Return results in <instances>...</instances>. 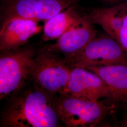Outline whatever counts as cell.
I'll use <instances>...</instances> for the list:
<instances>
[{
  "mask_svg": "<svg viewBox=\"0 0 127 127\" xmlns=\"http://www.w3.org/2000/svg\"><path fill=\"white\" fill-rule=\"evenodd\" d=\"M87 69L97 74L108 86L113 104L127 109V64L95 66Z\"/></svg>",
  "mask_w": 127,
  "mask_h": 127,
  "instance_id": "ba28073f",
  "label": "cell"
},
{
  "mask_svg": "<svg viewBox=\"0 0 127 127\" xmlns=\"http://www.w3.org/2000/svg\"><path fill=\"white\" fill-rule=\"evenodd\" d=\"M107 4L114 5L127 2V0H100Z\"/></svg>",
  "mask_w": 127,
  "mask_h": 127,
  "instance_id": "9a60e30c",
  "label": "cell"
},
{
  "mask_svg": "<svg viewBox=\"0 0 127 127\" xmlns=\"http://www.w3.org/2000/svg\"><path fill=\"white\" fill-rule=\"evenodd\" d=\"M127 11V2L92 9L88 17L100 26L109 36L116 40Z\"/></svg>",
  "mask_w": 127,
  "mask_h": 127,
  "instance_id": "30bf717a",
  "label": "cell"
},
{
  "mask_svg": "<svg viewBox=\"0 0 127 127\" xmlns=\"http://www.w3.org/2000/svg\"><path fill=\"white\" fill-rule=\"evenodd\" d=\"M13 96L2 113L1 126L6 127H59L53 95L33 83Z\"/></svg>",
  "mask_w": 127,
  "mask_h": 127,
  "instance_id": "6da1fadb",
  "label": "cell"
},
{
  "mask_svg": "<svg viewBox=\"0 0 127 127\" xmlns=\"http://www.w3.org/2000/svg\"><path fill=\"white\" fill-rule=\"evenodd\" d=\"M84 17L74 5L69 7L45 22L43 40L46 41L57 39Z\"/></svg>",
  "mask_w": 127,
  "mask_h": 127,
  "instance_id": "8fae6325",
  "label": "cell"
},
{
  "mask_svg": "<svg viewBox=\"0 0 127 127\" xmlns=\"http://www.w3.org/2000/svg\"><path fill=\"white\" fill-rule=\"evenodd\" d=\"M0 99L13 96L29 80V72L36 51L32 47H19L0 52Z\"/></svg>",
  "mask_w": 127,
  "mask_h": 127,
  "instance_id": "277c9868",
  "label": "cell"
},
{
  "mask_svg": "<svg viewBox=\"0 0 127 127\" xmlns=\"http://www.w3.org/2000/svg\"><path fill=\"white\" fill-rule=\"evenodd\" d=\"M116 41L123 50L127 53V11L119 32Z\"/></svg>",
  "mask_w": 127,
  "mask_h": 127,
  "instance_id": "5bb4252c",
  "label": "cell"
},
{
  "mask_svg": "<svg viewBox=\"0 0 127 127\" xmlns=\"http://www.w3.org/2000/svg\"><path fill=\"white\" fill-rule=\"evenodd\" d=\"M2 25L16 19L38 20V0H7L2 9Z\"/></svg>",
  "mask_w": 127,
  "mask_h": 127,
  "instance_id": "7c38bea8",
  "label": "cell"
},
{
  "mask_svg": "<svg viewBox=\"0 0 127 127\" xmlns=\"http://www.w3.org/2000/svg\"><path fill=\"white\" fill-rule=\"evenodd\" d=\"M64 59L71 68L87 69L95 66L127 64V53L116 40L108 35L94 38L82 50Z\"/></svg>",
  "mask_w": 127,
  "mask_h": 127,
  "instance_id": "5b68a950",
  "label": "cell"
},
{
  "mask_svg": "<svg viewBox=\"0 0 127 127\" xmlns=\"http://www.w3.org/2000/svg\"><path fill=\"white\" fill-rule=\"evenodd\" d=\"M55 108L61 122L68 127H94L116 107L101 101L63 93L53 97Z\"/></svg>",
  "mask_w": 127,
  "mask_h": 127,
  "instance_id": "7a4b0ae2",
  "label": "cell"
},
{
  "mask_svg": "<svg viewBox=\"0 0 127 127\" xmlns=\"http://www.w3.org/2000/svg\"><path fill=\"white\" fill-rule=\"evenodd\" d=\"M34 20L16 19L1 26L0 52L12 50L25 44L33 35L41 32V27Z\"/></svg>",
  "mask_w": 127,
  "mask_h": 127,
  "instance_id": "9c48e42d",
  "label": "cell"
},
{
  "mask_svg": "<svg viewBox=\"0 0 127 127\" xmlns=\"http://www.w3.org/2000/svg\"><path fill=\"white\" fill-rule=\"evenodd\" d=\"M64 93L97 101L111 99L109 88L102 79L95 73L80 67L71 68Z\"/></svg>",
  "mask_w": 127,
  "mask_h": 127,
  "instance_id": "8992f818",
  "label": "cell"
},
{
  "mask_svg": "<svg viewBox=\"0 0 127 127\" xmlns=\"http://www.w3.org/2000/svg\"><path fill=\"white\" fill-rule=\"evenodd\" d=\"M120 126L127 127V109H126V111L123 116L122 120L121 122Z\"/></svg>",
  "mask_w": 127,
  "mask_h": 127,
  "instance_id": "2e32d148",
  "label": "cell"
},
{
  "mask_svg": "<svg viewBox=\"0 0 127 127\" xmlns=\"http://www.w3.org/2000/svg\"><path fill=\"white\" fill-rule=\"evenodd\" d=\"M96 34L94 24L87 16H84L79 22L59 37L55 43L43 48L62 54L66 58L82 50L95 38Z\"/></svg>",
  "mask_w": 127,
  "mask_h": 127,
  "instance_id": "52a82bcc",
  "label": "cell"
},
{
  "mask_svg": "<svg viewBox=\"0 0 127 127\" xmlns=\"http://www.w3.org/2000/svg\"><path fill=\"white\" fill-rule=\"evenodd\" d=\"M71 68L59 53L42 48L32 60L29 80L51 95L65 92Z\"/></svg>",
  "mask_w": 127,
  "mask_h": 127,
  "instance_id": "3957f363",
  "label": "cell"
},
{
  "mask_svg": "<svg viewBox=\"0 0 127 127\" xmlns=\"http://www.w3.org/2000/svg\"><path fill=\"white\" fill-rule=\"evenodd\" d=\"M77 0H38V20L45 22L67 9Z\"/></svg>",
  "mask_w": 127,
  "mask_h": 127,
  "instance_id": "4fadbf2b",
  "label": "cell"
}]
</instances>
